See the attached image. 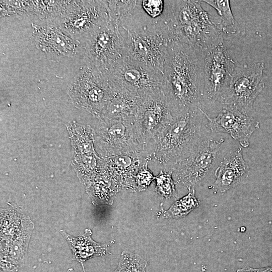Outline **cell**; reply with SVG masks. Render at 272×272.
<instances>
[{"label":"cell","instance_id":"32","mask_svg":"<svg viewBox=\"0 0 272 272\" xmlns=\"http://www.w3.org/2000/svg\"><path fill=\"white\" fill-rule=\"evenodd\" d=\"M271 267V266L260 268H253L249 267H245L243 268L238 269L237 272H269Z\"/></svg>","mask_w":272,"mask_h":272},{"label":"cell","instance_id":"4","mask_svg":"<svg viewBox=\"0 0 272 272\" xmlns=\"http://www.w3.org/2000/svg\"><path fill=\"white\" fill-rule=\"evenodd\" d=\"M124 58L163 75L168 42L156 24L126 23L119 26Z\"/></svg>","mask_w":272,"mask_h":272},{"label":"cell","instance_id":"33","mask_svg":"<svg viewBox=\"0 0 272 272\" xmlns=\"http://www.w3.org/2000/svg\"><path fill=\"white\" fill-rule=\"evenodd\" d=\"M67 272H76L73 268H70L67 269ZM83 272H86L85 271H83Z\"/></svg>","mask_w":272,"mask_h":272},{"label":"cell","instance_id":"15","mask_svg":"<svg viewBox=\"0 0 272 272\" xmlns=\"http://www.w3.org/2000/svg\"><path fill=\"white\" fill-rule=\"evenodd\" d=\"M207 119V125L213 133L229 134L242 147L249 146V139L259 127V123L251 116L237 110L222 107L215 117H211L202 109Z\"/></svg>","mask_w":272,"mask_h":272},{"label":"cell","instance_id":"10","mask_svg":"<svg viewBox=\"0 0 272 272\" xmlns=\"http://www.w3.org/2000/svg\"><path fill=\"white\" fill-rule=\"evenodd\" d=\"M264 63H236L229 88L222 101V107L237 110L249 115L255 100L264 88Z\"/></svg>","mask_w":272,"mask_h":272},{"label":"cell","instance_id":"28","mask_svg":"<svg viewBox=\"0 0 272 272\" xmlns=\"http://www.w3.org/2000/svg\"><path fill=\"white\" fill-rule=\"evenodd\" d=\"M173 173V169H171L167 172L161 170L155 178L157 192L160 196L166 198L177 196L175 188L176 182L172 177Z\"/></svg>","mask_w":272,"mask_h":272},{"label":"cell","instance_id":"20","mask_svg":"<svg viewBox=\"0 0 272 272\" xmlns=\"http://www.w3.org/2000/svg\"><path fill=\"white\" fill-rule=\"evenodd\" d=\"M34 228L28 217L21 230L10 240L1 242V261L10 262L18 267L23 262Z\"/></svg>","mask_w":272,"mask_h":272},{"label":"cell","instance_id":"26","mask_svg":"<svg viewBox=\"0 0 272 272\" xmlns=\"http://www.w3.org/2000/svg\"><path fill=\"white\" fill-rule=\"evenodd\" d=\"M203 2L216 10L221 18L218 26L221 32L232 34L236 32L237 25L228 0H206Z\"/></svg>","mask_w":272,"mask_h":272},{"label":"cell","instance_id":"2","mask_svg":"<svg viewBox=\"0 0 272 272\" xmlns=\"http://www.w3.org/2000/svg\"><path fill=\"white\" fill-rule=\"evenodd\" d=\"M158 28L169 43L182 42L199 51L223 40L217 24L202 8L200 1H165Z\"/></svg>","mask_w":272,"mask_h":272},{"label":"cell","instance_id":"11","mask_svg":"<svg viewBox=\"0 0 272 272\" xmlns=\"http://www.w3.org/2000/svg\"><path fill=\"white\" fill-rule=\"evenodd\" d=\"M104 73L113 86L141 98L162 91L165 85L163 74L125 58Z\"/></svg>","mask_w":272,"mask_h":272},{"label":"cell","instance_id":"16","mask_svg":"<svg viewBox=\"0 0 272 272\" xmlns=\"http://www.w3.org/2000/svg\"><path fill=\"white\" fill-rule=\"evenodd\" d=\"M249 169L241 148L227 153L215 170L214 190L223 193L236 186L248 177Z\"/></svg>","mask_w":272,"mask_h":272},{"label":"cell","instance_id":"12","mask_svg":"<svg viewBox=\"0 0 272 272\" xmlns=\"http://www.w3.org/2000/svg\"><path fill=\"white\" fill-rule=\"evenodd\" d=\"M224 142L210 133L206 135L187 158L172 168L177 182L189 190L206 179L215 166Z\"/></svg>","mask_w":272,"mask_h":272},{"label":"cell","instance_id":"8","mask_svg":"<svg viewBox=\"0 0 272 272\" xmlns=\"http://www.w3.org/2000/svg\"><path fill=\"white\" fill-rule=\"evenodd\" d=\"M85 64L106 72L124 58L119 26L110 19L94 30L83 43Z\"/></svg>","mask_w":272,"mask_h":272},{"label":"cell","instance_id":"29","mask_svg":"<svg viewBox=\"0 0 272 272\" xmlns=\"http://www.w3.org/2000/svg\"><path fill=\"white\" fill-rule=\"evenodd\" d=\"M1 16L32 14V1H1Z\"/></svg>","mask_w":272,"mask_h":272},{"label":"cell","instance_id":"22","mask_svg":"<svg viewBox=\"0 0 272 272\" xmlns=\"http://www.w3.org/2000/svg\"><path fill=\"white\" fill-rule=\"evenodd\" d=\"M66 127L71 140L73 157L97 153L93 126L71 120L67 123Z\"/></svg>","mask_w":272,"mask_h":272},{"label":"cell","instance_id":"25","mask_svg":"<svg viewBox=\"0 0 272 272\" xmlns=\"http://www.w3.org/2000/svg\"><path fill=\"white\" fill-rule=\"evenodd\" d=\"M70 1H32V14L45 22H52L66 9Z\"/></svg>","mask_w":272,"mask_h":272},{"label":"cell","instance_id":"5","mask_svg":"<svg viewBox=\"0 0 272 272\" xmlns=\"http://www.w3.org/2000/svg\"><path fill=\"white\" fill-rule=\"evenodd\" d=\"M66 93L75 107L99 120L113 88L105 73L85 64L73 79Z\"/></svg>","mask_w":272,"mask_h":272},{"label":"cell","instance_id":"30","mask_svg":"<svg viewBox=\"0 0 272 272\" xmlns=\"http://www.w3.org/2000/svg\"><path fill=\"white\" fill-rule=\"evenodd\" d=\"M144 12L156 23L162 17L165 7V1H140Z\"/></svg>","mask_w":272,"mask_h":272},{"label":"cell","instance_id":"17","mask_svg":"<svg viewBox=\"0 0 272 272\" xmlns=\"http://www.w3.org/2000/svg\"><path fill=\"white\" fill-rule=\"evenodd\" d=\"M105 167L121 188L135 191L134 177L146 163L142 155L122 154L102 158Z\"/></svg>","mask_w":272,"mask_h":272},{"label":"cell","instance_id":"9","mask_svg":"<svg viewBox=\"0 0 272 272\" xmlns=\"http://www.w3.org/2000/svg\"><path fill=\"white\" fill-rule=\"evenodd\" d=\"M200 52L204 79L202 103L206 101L209 103L221 104L237 62L228 53L223 40Z\"/></svg>","mask_w":272,"mask_h":272},{"label":"cell","instance_id":"13","mask_svg":"<svg viewBox=\"0 0 272 272\" xmlns=\"http://www.w3.org/2000/svg\"><path fill=\"white\" fill-rule=\"evenodd\" d=\"M173 118L163 91L142 99L135 117V122L150 161L154 152L156 140Z\"/></svg>","mask_w":272,"mask_h":272},{"label":"cell","instance_id":"31","mask_svg":"<svg viewBox=\"0 0 272 272\" xmlns=\"http://www.w3.org/2000/svg\"><path fill=\"white\" fill-rule=\"evenodd\" d=\"M155 178L148 167V163H145L134 177L135 191L146 190Z\"/></svg>","mask_w":272,"mask_h":272},{"label":"cell","instance_id":"19","mask_svg":"<svg viewBox=\"0 0 272 272\" xmlns=\"http://www.w3.org/2000/svg\"><path fill=\"white\" fill-rule=\"evenodd\" d=\"M60 234L67 241L73 254V259L79 262L83 269L84 263L89 259L96 256H102L111 254L108 251L109 244H100L95 241L91 237L92 231L86 229L83 234L74 237L63 230Z\"/></svg>","mask_w":272,"mask_h":272},{"label":"cell","instance_id":"7","mask_svg":"<svg viewBox=\"0 0 272 272\" xmlns=\"http://www.w3.org/2000/svg\"><path fill=\"white\" fill-rule=\"evenodd\" d=\"M108 1H70L64 11L50 22L82 44L97 27L109 19Z\"/></svg>","mask_w":272,"mask_h":272},{"label":"cell","instance_id":"18","mask_svg":"<svg viewBox=\"0 0 272 272\" xmlns=\"http://www.w3.org/2000/svg\"><path fill=\"white\" fill-rule=\"evenodd\" d=\"M112 87V95L99 120L108 122L134 119L143 98L113 85Z\"/></svg>","mask_w":272,"mask_h":272},{"label":"cell","instance_id":"34","mask_svg":"<svg viewBox=\"0 0 272 272\" xmlns=\"http://www.w3.org/2000/svg\"><path fill=\"white\" fill-rule=\"evenodd\" d=\"M269 272H272V266H271V269H270V270H269Z\"/></svg>","mask_w":272,"mask_h":272},{"label":"cell","instance_id":"27","mask_svg":"<svg viewBox=\"0 0 272 272\" xmlns=\"http://www.w3.org/2000/svg\"><path fill=\"white\" fill-rule=\"evenodd\" d=\"M148 263L138 254L123 251L118 265L112 272H146Z\"/></svg>","mask_w":272,"mask_h":272},{"label":"cell","instance_id":"23","mask_svg":"<svg viewBox=\"0 0 272 272\" xmlns=\"http://www.w3.org/2000/svg\"><path fill=\"white\" fill-rule=\"evenodd\" d=\"M73 157L72 166L80 182L86 186L101 171L103 158L98 153Z\"/></svg>","mask_w":272,"mask_h":272},{"label":"cell","instance_id":"24","mask_svg":"<svg viewBox=\"0 0 272 272\" xmlns=\"http://www.w3.org/2000/svg\"><path fill=\"white\" fill-rule=\"evenodd\" d=\"M189 193L173 203L167 210L163 209L157 214V218L162 220L166 218L179 219L188 215L199 206V201L195 195V190L191 188Z\"/></svg>","mask_w":272,"mask_h":272},{"label":"cell","instance_id":"3","mask_svg":"<svg viewBox=\"0 0 272 272\" xmlns=\"http://www.w3.org/2000/svg\"><path fill=\"white\" fill-rule=\"evenodd\" d=\"M205 117L201 108L174 116L156 140L151 161L172 169L187 158L210 133Z\"/></svg>","mask_w":272,"mask_h":272},{"label":"cell","instance_id":"14","mask_svg":"<svg viewBox=\"0 0 272 272\" xmlns=\"http://www.w3.org/2000/svg\"><path fill=\"white\" fill-rule=\"evenodd\" d=\"M32 38L36 47L44 52L49 60L58 61L64 57L75 56L83 44L63 33L50 22L44 25L32 24Z\"/></svg>","mask_w":272,"mask_h":272},{"label":"cell","instance_id":"6","mask_svg":"<svg viewBox=\"0 0 272 272\" xmlns=\"http://www.w3.org/2000/svg\"><path fill=\"white\" fill-rule=\"evenodd\" d=\"M93 127L95 149L101 157L122 154H135L143 156L149 162L135 118L108 122L98 120Z\"/></svg>","mask_w":272,"mask_h":272},{"label":"cell","instance_id":"1","mask_svg":"<svg viewBox=\"0 0 272 272\" xmlns=\"http://www.w3.org/2000/svg\"><path fill=\"white\" fill-rule=\"evenodd\" d=\"M163 89L173 116L202 108L204 86L200 51L179 42L168 45Z\"/></svg>","mask_w":272,"mask_h":272},{"label":"cell","instance_id":"21","mask_svg":"<svg viewBox=\"0 0 272 272\" xmlns=\"http://www.w3.org/2000/svg\"><path fill=\"white\" fill-rule=\"evenodd\" d=\"M85 186L87 194L96 205H112L116 194L121 189L104 164L100 172Z\"/></svg>","mask_w":272,"mask_h":272}]
</instances>
